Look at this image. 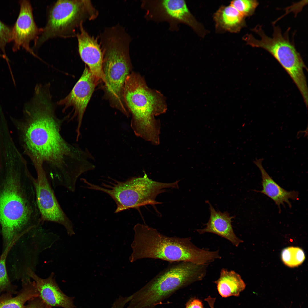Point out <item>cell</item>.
<instances>
[{
	"label": "cell",
	"mask_w": 308,
	"mask_h": 308,
	"mask_svg": "<svg viewBox=\"0 0 308 308\" xmlns=\"http://www.w3.org/2000/svg\"><path fill=\"white\" fill-rule=\"evenodd\" d=\"M10 118L23 153L36 172L44 173L54 189L62 187L74 192L79 177L95 168L94 158L87 149L62 136V127L67 117L56 116L49 97L34 98L25 105L21 118Z\"/></svg>",
	"instance_id": "cell-1"
},
{
	"label": "cell",
	"mask_w": 308,
	"mask_h": 308,
	"mask_svg": "<svg viewBox=\"0 0 308 308\" xmlns=\"http://www.w3.org/2000/svg\"><path fill=\"white\" fill-rule=\"evenodd\" d=\"M35 178L18 149L0 150V227L7 246L17 235L42 224Z\"/></svg>",
	"instance_id": "cell-2"
},
{
	"label": "cell",
	"mask_w": 308,
	"mask_h": 308,
	"mask_svg": "<svg viewBox=\"0 0 308 308\" xmlns=\"http://www.w3.org/2000/svg\"><path fill=\"white\" fill-rule=\"evenodd\" d=\"M135 234L131 244V262L143 258L158 259L171 263L189 262L208 264L221 257L219 250L212 251L200 248L190 238L169 237L155 228L138 223L133 228Z\"/></svg>",
	"instance_id": "cell-3"
},
{
	"label": "cell",
	"mask_w": 308,
	"mask_h": 308,
	"mask_svg": "<svg viewBox=\"0 0 308 308\" xmlns=\"http://www.w3.org/2000/svg\"><path fill=\"white\" fill-rule=\"evenodd\" d=\"M123 98L132 114L131 125L135 135L153 145L159 144L160 123L154 116L167 110L164 96L150 88L140 75L133 72L126 79Z\"/></svg>",
	"instance_id": "cell-4"
},
{
	"label": "cell",
	"mask_w": 308,
	"mask_h": 308,
	"mask_svg": "<svg viewBox=\"0 0 308 308\" xmlns=\"http://www.w3.org/2000/svg\"><path fill=\"white\" fill-rule=\"evenodd\" d=\"M100 38L105 93L111 105L128 116L123 92L126 79L132 68L129 54L131 38L124 31L115 30L104 33Z\"/></svg>",
	"instance_id": "cell-5"
},
{
	"label": "cell",
	"mask_w": 308,
	"mask_h": 308,
	"mask_svg": "<svg viewBox=\"0 0 308 308\" xmlns=\"http://www.w3.org/2000/svg\"><path fill=\"white\" fill-rule=\"evenodd\" d=\"M171 264L144 287L131 295L128 308L151 307L180 287L202 280L208 265L186 262Z\"/></svg>",
	"instance_id": "cell-6"
},
{
	"label": "cell",
	"mask_w": 308,
	"mask_h": 308,
	"mask_svg": "<svg viewBox=\"0 0 308 308\" xmlns=\"http://www.w3.org/2000/svg\"><path fill=\"white\" fill-rule=\"evenodd\" d=\"M99 12L90 0H58L51 6L46 23L34 42L33 50L39 48L51 39L76 37L80 25L87 20H92Z\"/></svg>",
	"instance_id": "cell-7"
},
{
	"label": "cell",
	"mask_w": 308,
	"mask_h": 308,
	"mask_svg": "<svg viewBox=\"0 0 308 308\" xmlns=\"http://www.w3.org/2000/svg\"><path fill=\"white\" fill-rule=\"evenodd\" d=\"M177 181L171 183L158 182L149 179L146 174L142 177H134L125 181H116L111 184H104L103 187L86 181L87 187L109 194L115 202L117 213L131 208H137L147 205H154L161 202L156 201L159 194L167 188H179Z\"/></svg>",
	"instance_id": "cell-8"
},
{
	"label": "cell",
	"mask_w": 308,
	"mask_h": 308,
	"mask_svg": "<svg viewBox=\"0 0 308 308\" xmlns=\"http://www.w3.org/2000/svg\"><path fill=\"white\" fill-rule=\"evenodd\" d=\"M273 28L271 37L267 36L262 28L258 25L253 30L259 36L260 39L248 35L244 39L248 44L264 49L273 56L290 76L302 97H306L308 92L304 71L306 68L304 62L288 36L283 35L278 27Z\"/></svg>",
	"instance_id": "cell-9"
},
{
	"label": "cell",
	"mask_w": 308,
	"mask_h": 308,
	"mask_svg": "<svg viewBox=\"0 0 308 308\" xmlns=\"http://www.w3.org/2000/svg\"><path fill=\"white\" fill-rule=\"evenodd\" d=\"M141 7L146 11L147 19L157 22L168 23L171 30L178 29L180 23L185 24L202 38L208 33L207 29L197 21L183 0H143Z\"/></svg>",
	"instance_id": "cell-10"
},
{
	"label": "cell",
	"mask_w": 308,
	"mask_h": 308,
	"mask_svg": "<svg viewBox=\"0 0 308 308\" xmlns=\"http://www.w3.org/2000/svg\"><path fill=\"white\" fill-rule=\"evenodd\" d=\"M35 180L37 202L42 223L51 222L63 226L68 235L75 234L73 223L61 207L52 187L43 173H37Z\"/></svg>",
	"instance_id": "cell-11"
},
{
	"label": "cell",
	"mask_w": 308,
	"mask_h": 308,
	"mask_svg": "<svg viewBox=\"0 0 308 308\" xmlns=\"http://www.w3.org/2000/svg\"><path fill=\"white\" fill-rule=\"evenodd\" d=\"M100 81L85 65L83 72L68 94L57 102L63 107L64 112L72 107V115L70 120L76 119L77 125L76 132L77 141L81 135L80 129L84 113L95 87Z\"/></svg>",
	"instance_id": "cell-12"
},
{
	"label": "cell",
	"mask_w": 308,
	"mask_h": 308,
	"mask_svg": "<svg viewBox=\"0 0 308 308\" xmlns=\"http://www.w3.org/2000/svg\"><path fill=\"white\" fill-rule=\"evenodd\" d=\"M20 11L17 20L12 27L11 41L12 50L16 52L21 47L38 58L39 57L30 47L32 40L35 42L42 31V28L36 25L33 17V8L29 0L19 1Z\"/></svg>",
	"instance_id": "cell-13"
},
{
	"label": "cell",
	"mask_w": 308,
	"mask_h": 308,
	"mask_svg": "<svg viewBox=\"0 0 308 308\" xmlns=\"http://www.w3.org/2000/svg\"><path fill=\"white\" fill-rule=\"evenodd\" d=\"M76 37L80 56L92 74L100 81L104 82L102 69L103 54L98 40L90 35L81 24Z\"/></svg>",
	"instance_id": "cell-14"
},
{
	"label": "cell",
	"mask_w": 308,
	"mask_h": 308,
	"mask_svg": "<svg viewBox=\"0 0 308 308\" xmlns=\"http://www.w3.org/2000/svg\"><path fill=\"white\" fill-rule=\"evenodd\" d=\"M27 274L35 282L39 293L38 297L49 308H75L73 297L67 296L62 291L56 282L53 272L47 278L42 279L28 268Z\"/></svg>",
	"instance_id": "cell-15"
},
{
	"label": "cell",
	"mask_w": 308,
	"mask_h": 308,
	"mask_svg": "<svg viewBox=\"0 0 308 308\" xmlns=\"http://www.w3.org/2000/svg\"><path fill=\"white\" fill-rule=\"evenodd\" d=\"M207 202L209 206L210 213L209 220L205 224V228L197 229L196 231L200 234L210 233L216 234L238 247L243 241L236 236L234 231L232 222L234 217L230 216L227 211L222 212L216 211L208 201Z\"/></svg>",
	"instance_id": "cell-16"
},
{
	"label": "cell",
	"mask_w": 308,
	"mask_h": 308,
	"mask_svg": "<svg viewBox=\"0 0 308 308\" xmlns=\"http://www.w3.org/2000/svg\"><path fill=\"white\" fill-rule=\"evenodd\" d=\"M263 158L257 159L253 161L260 170L262 178V190L260 193L266 195L272 200L280 210L281 205H284L287 203L290 207L291 204L289 199H296L298 193L294 191H288L282 188L276 183L267 172L262 165Z\"/></svg>",
	"instance_id": "cell-17"
},
{
	"label": "cell",
	"mask_w": 308,
	"mask_h": 308,
	"mask_svg": "<svg viewBox=\"0 0 308 308\" xmlns=\"http://www.w3.org/2000/svg\"><path fill=\"white\" fill-rule=\"evenodd\" d=\"M213 18L216 32L219 33H238L246 25L245 18L230 5L220 7Z\"/></svg>",
	"instance_id": "cell-18"
},
{
	"label": "cell",
	"mask_w": 308,
	"mask_h": 308,
	"mask_svg": "<svg viewBox=\"0 0 308 308\" xmlns=\"http://www.w3.org/2000/svg\"><path fill=\"white\" fill-rule=\"evenodd\" d=\"M22 281V288L16 296L7 293L0 295V308H24L27 301L38 296L34 281L28 277H24Z\"/></svg>",
	"instance_id": "cell-19"
},
{
	"label": "cell",
	"mask_w": 308,
	"mask_h": 308,
	"mask_svg": "<svg viewBox=\"0 0 308 308\" xmlns=\"http://www.w3.org/2000/svg\"><path fill=\"white\" fill-rule=\"evenodd\" d=\"M219 294L223 297L238 296L246 285L241 276L234 270L223 268L219 278L214 281Z\"/></svg>",
	"instance_id": "cell-20"
},
{
	"label": "cell",
	"mask_w": 308,
	"mask_h": 308,
	"mask_svg": "<svg viewBox=\"0 0 308 308\" xmlns=\"http://www.w3.org/2000/svg\"><path fill=\"white\" fill-rule=\"evenodd\" d=\"M19 238L18 236L15 237L0 256V293L5 292L12 295L17 293L16 286L12 284L9 278L5 263L9 252Z\"/></svg>",
	"instance_id": "cell-21"
},
{
	"label": "cell",
	"mask_w": 308,
	"mask_h": 308,
	"mask_svg": "<svg viewBox=\"0 0 308 308\" xmlns=\"http://www.w3.org/2000/svg\"><path fill=\"white\" fill-rule=\"evenodd\" d=\"M283 263L290 267L298 266L303 262L305 256L303 250L298 247H289L284 249L281 253Z\"/></svg>",
	"instance_id": "cell-22"
},
{
	"label": "cell",
	"mask_w": 308,
	"mask_h": 308,
	"mask_svg": "<svg viewBox=\"0 0 308 308\" xmlns=\"http://www.w3.org/2000/svg\"><path fill=\"white\" fill-rule=\"evenodd\" d=\"M258 4L256 0H234L231 1L230 5L246 18L253 13Z\"/></svg>",
	"instance_id": "cell-23"
},
{
	"label": "cell",
	"mask_w": 308,
	"mask_h": 308,
	"mask_svg": "<svg viewBox=\"0 0 308 308\" xmlns=\"http://www.w3.org/2000/svg\"><path fill=\"white\" fill-rule=\"evenodd\" d=\"M12 29V27L5 25L0 20V49L7 62L9 60L6 55L5 48L7 44L11 41Z\"/></svg>",
	"instance_id": "cell-24"
},
{
	"label": "cell",
	"mask_w": 308,
	"mask_h": 308,
	"mask_svg": "<svg viewBox=\"0 0 308 308\" xmlns=\"http://www.w3.org/2000/svg\"><path fill=\"white\" fill-rule=\"evenodd\" d=\"M24 308H49L38 297H34L29 301L28 304Z\"/></svg>",
	"instance_id": "cell-25"
},
{
	"label": "cell",
	"mask_w": 308,
	"mask_h": 308,
	"mask_svg": "<svg viewBox=\"0 0 308 308\" xmlns=\"http://www.w3.org/2000/svg\"><path fill=\"white\" fill-rule=\"evenodd\" d=\"M186 308H204L202 302L199 299L193 298L187 303Z\"/></svg>",
	"instance_id": "cell-26"
},
{
	"label": "cell",
	"mask_w": 308,
	"mask_h": 308,
	"mask_svg": "<svg viewBox=\"0 0 308 308\" xmlns=\"http://www.w3.org/2000/svg\"><path fill=\"white\" fill-rule=\"evenodd\" d=\"M124 304L121 301L116 300L114 301L110 308H124Z\"/></svg>",
	"instance_id": "cell-27"
}]
</instances>
